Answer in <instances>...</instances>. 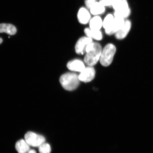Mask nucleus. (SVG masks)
Returning <instances> with one entry per match:
<instances>
[{"label":"nucleus","instance_id":"nucleus-7","mask_svg":"<svg viewBox=\"0 0 153 153\" xmlns=\"http://www.w3.org/2000/svg\"><path fill=\"white\" fill-rule=\"evenodd\" d=\"M125 21L124 19L114 17L113 22L109 27L105 30V32L108 35L115 33L121 27Z\"/></svg>","mask_w":153,"mask_h":153},{"label":"nucleus","instance_id":"nucleus-21","mask_svg":"<svg viewBox=\"0 0 153 153\" xmlns=\"http://www.w3.org/2000/svg\"><path fill=\"white\" fill-rule=\"evenodd\" d=\"M27 153H36V151L34 150H30Z\"/></svg>","mask_w":153,"mask_h":153},{"label":"nucleus","instance_id":"nucleus-8","mask_svg":"<svg viewBox=\"0 0 153 153\" xmlns=\"http://www.w3.org/2000/svg\"><path fill=\"white\" fill-rule=\"evenodd\" d=\"M91 13L87 8L82 7L78 10L77 17L78 21L82 24H86L89 23L91 19Z\"/></svg>","mask_w":153,"mask_h":153},{"label":"nucleus","instance_id":"nucleus-1","mask_svg":"<svg viewBox=\"0 0 153 153\" xmlns=\"http://www.w3.org/2000/svg\"><path fill=\"white\" fill-rule=\"evenodd\" d=\"M78 76L73 73H67L61 76L60 81L61 85L67 91L74 90L79 85Z\"/></svg>","mask_w":153,"mask_h":153},{"label":"nucleus","instance_id":"nucleus-17","mask_svg":"<svg viewBox=\"0 0 153 153\" xmlns=\"http://www.w3.org/2000/svg\"><path fill=\"white\" fill-rule=\"evenodd\" d=\"M114 15L112 14L107 15L103 21V27L105 30L108 28L110 26L114 20Z\"/></svg>","mask_w":153,"mask_h":153},{"label":"nucleus","instance_id":"nucleus-6","mask_svg":"<svg viewBox=\"0 0 153 153\" xmlns=\"http://www.w3.org/2000/svg\"><path fill=\"white\" fill-rule=\"evenodd\" d=\"M95 72L94 68L92 66L85 68L81 72L78 78L80 81L85 82H91L95 76Z\"/></svg>","mask_w":153,"mask_h":153},{"label":"nucleus","instance_id":"nucleus-12","mask_svg":"<svg viewBox=\"0 0 153 153\" xmlns=\"http://www.w3.org/2000/svg\"><path fill=\"white\" fill-rule=\"evenodd\" d=\"M105 7L100 2L96 1L89 9V11L91 14L94 16H99V15L103 14L105 13Z\"/></svg>","mask_w":153,"mask_h":153},{"label":"nucleus","instance_id":"nucleus-16","mask_svg":"<svg viewBox=\"0 0 153 153\" xmlns=\"http://www.w3.org/2000/svg\"><path fill=\"white\" fill-rule=\"evenodd\" d=\"M85 32L88 37L97 40H101L102 39V33L100 30H95L90 28H86L85 30Z\"/></svg>","mask_w":153,"mask_h":153},{"label":"nucleus","instance_id":"nucleus-2","mask_svg":"<svg viewBox=\"0 0 153 153\" xmlns=\"http://www.w3.org/2000/svg\"><path fill=\"white\" fill-rule=\"evenodd\" d=\"M112 7L114 10V16L125 19L131 14V10L127 0H116Z\"/></svg>","mask_w":153,"mask_h":153},{"label":"nucleus","instance_id":"nucleus-23","mask_svg":"<svg viewBox=\"0 0 153 153\" xmlns=\"http://www.w3.org/2000/svg\"><path fill=\"white\" fill-rule=\"evenodd\" d=\"M94 1H97V0H94Z\"/></svg>","mask_w":153,"mask_h":153},{"label":"nucleus","instance_id":"nucleus-11","mask_svg":"<svg viewBox=\"0 0 153 153\" xmlns=\"http://www.w3.org/2000/svg\"><path fill=\"white\" fill-rule=\"evenodd\" d=\"M67 68L69 70L72 71L81 72L85 67L82 61L79 60H73L68 63Z\"/></svg>","mask_w":153,"mask_h":153},{"label":"nucleus","instance_id":"nucleus-14","mask_svg":"<svg viewBox=\"0 0 153 153\" xmlns=\"http://www.w3.org/2000/svg\"><path fill=\"white\" fill-rule=\"evenodd\" d=\"M30 146L23 139L17 141L15 144V148L18 153H27L30 150Z\"/></svg>","mask_w":153,"mask_h":153},{"label":"nucleus","instance_id":"nucleus-15","mask_svg":"<svg viewBox=\"0 0 153 153\" xmlns=\"http://www.w3.org/2000/svg\"><path fill=\"white\" fill-rule=\"evenodd\" d=\"M17 30L15 27L10 24H0V33H6L13 35L16 33Z\"/></svg>","mask_w":153,"mask_h":153},{"label":"nucleus","instance_id":"nucleus-3","mask_svg":"<svg viewBox=\"0 0 153 153\" xmlns=\"http://www.w3.org/2000/svg\"><path fill=\"white\" fill-rule=\"evenodd\" d=\"M102 51L100 44L95 42L93 48L87 53L84 58L85 64L89 66L94 65L100 60Z\"/></svg>","mask_w":153,"mask_h":153},{"label":"nucleus","instance_id":"nucleus-18","mask_svg":"<svg viewBox=\"0 0 153 153\" xmlns=\"http://www.w3.org/2000/svg\"><path fill=\"white\" fill-rule=\"evenodd\" d=\"M38 150L40 153H51V152L50 145L45 142L38 147Z\"/></svg>","mask_w":153,"mask_h":153},{"label":"nucleus","instance_id":"nucleus-9","mask_svg":"<svg viewBox=\"0 0 153 153\" xmlns=\"http://www.w3.org/2000/svg\"><path fill=\"white\" fill-rule=\"evenodd\" d=\"M131 21L125 20L124 23L120 30L115 33L116 37L118 39H124L128 35L131 28Z\"/></svg>","mask_w":153,"mask_h":153},{"label":"nucleus","instance_id":"nucleus-20","mask_svg":"<svg viewBox=\"0 0 153 153\" xmlns=\"http://www.w3.org/2000/svg\"><path fill=\"white\" fill-rule=\"evenodd\" d=\"M96 1L94 0H85V4L87 8L89 9Z\"/></svg>","mask_w":153,"mask_h":153},{"label":"nucleus","instance_id":"nucleus-19","mask_svg":"<svg viewBox=\"0 0 153 153\" xmlns=\"http://www.w3.org/2000/svg\"><path fill=\"white\" fill-rule=\"evenodd\" d=\"M116 0H100L99 2L105 7L112 6Z\"/></svg>","mask_w":153,"mask_h":153},{"label":"nucleus","instance_id":"nucleus-22","mask_svg":"<svg viewBox=\"0 0 153 153\" xmlns=\"http://www.w3.org/2000/svg\"><path fill=\"white\" fill-rule=\"evenodd\" d=\"M3 39L1 38H0V45L2 42Z\"/></svg>","mask_w":153,"mask_h":153},{"label":"nucleus","instance_id":"nucleus-10","mask_svg":"<svg viewBox=\"0 0 153 153\" xmlns=\"http://www.w3.org/2000/svg\"><path fill=\"white\" fill-rule=\"evenodd\" d=\"M92 42V40L88 37H82L78 40L75 46V51L78 54H83L87 46Z\"/></svg>","mask_w":153,"mask_h":153},{"label":"nucleus","instance_id":"nucleus-5","mask_svg":"<svg viewBox=\"0 0 153 153\" xmlns=\"http://www.w3.org/2000/svg\"><path fill=\"white\" fill-rule=\"evenodd\" d=\"M25 140L30 146L38 147L45 142V138L42 135L29 131L25 136Z\"/></svg>","mask_w":153,"mask_h":153},{"label":"nucleus","instance_id":"nucleus-4","mask_svg":"<svg viewBox=\"0 0 153 153\" xmlns=\"http://www.w3.org/2000/svg\"><path fill=\"white\" fill-rule=\"evenodd\" d=\"M116 52V48L112 44H108L102 50L100 59V62L102 66L106 67L109 66L112 63Z\"/></svg>","mask_w":153,"mask_h":153},{"label":"nucleus","instance_id":"nucleus-13","mask_svg":"<svg viewBox=\"0 0 153 153\" xmlns=\"http://www.w3.org/2000/svg\"><path fill=\"white\" fill-rule=\"evenodd\" d=\"M90 28L95 30H100L103 26V20L99 16H94L89 22Z\"/></svg>","mask_w":153,"mask_h":153}]
</instances>
